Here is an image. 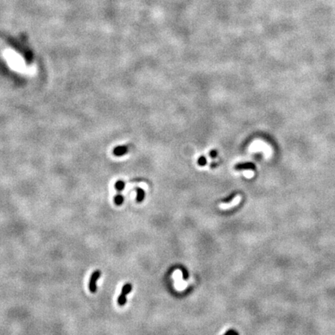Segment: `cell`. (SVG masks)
I'll use <instances>...</instances> for the list:
<instances>
[{"label":"cell","mask_w":335,"mask_h":335,"mask_svg":"<svg viewBox=\"0 0 335 335\" xmlns=\"http://www.w3.org/2000/svg\"><path fill=\"white\" fill-rule=\"evenodd\" d=\"M132 290V285L130 283H127L123 287L120 295L117 299V303L119 306H124L127 303V295L129 294Z\"/></svg>","instance_id":"6da1fadb"},{"label":"cell","mask_w":335,"mask_h":335,"mask_svg":"<svg viewBox=\"0 0 335 335\" xmlns=\"http://www.w3.org/2000/svg\"><path fill=\"white\" fill-rule=\"evenodd\" d=\"M101 276V271L99 270H95L91 276L90 280H89V289L90 290V292L92 293H95L97 290V286H96V282L98 281V279H99V277Z\"/></svg>","instance_id":"7a4b0ae2"},{"label":"cell","mask_w":335,"mask_h":335,"mask_svg":"<svg viewBox=\"0 0 335 335\" xmlns=\"http://www.w3.org/2000/svg\"><path fill=\"white\" fill-rule=\"evenodd\" d=\"M234 169L236 170H255L256 169V165L253 162H245L237 164L235 165Z\"/></svg>","instance_id":"3957f363"},{"label":"cell","mask_w":335,"mask_h":335,"mask_svg":"<svg viewBox=\"0 0 335 335\" xmlns=\"http://www.w3.org/2000/svg\"><path fill=\"white\" fill-rule=\"evenodd\" d=\"M128 148L127 146H118L116 147L113 150V155L115 156L120 157L127 153Z\"/></svg>","instance_id":"277c9868"},{"label":"cell","mask_w":335,"mask_h":335,"mask_svg":"<svg viewBox=\"0 0 335 335\" xmlns=\"http://www.w3.org/2000/svg\"><path fill=\"white\" fill-rule=\"evenodd\" d=\"M137 201L138 202H141L144 200L145 196V192L143 189L141 188H137Z\"/></svg>","instance_id":"5b68a950"},{"label":"cell","mask_w":335,"mask_h":335,"mask_svg":"<svg viewBox=\"0 0 335 335\" xmlns=\"http://www.w3.org/2000/svg\"><path fill=\"white\" fill-rule=\"evenodd\" d=\"M125 188V182L122 180H119L116 182L115 184V189L118 191V192H121Z\"/></svg>","instance_id":"8992f818"},{"label":"cell","mask_w":335,"mask_h":335,"mask_svg":"<svg viewBox=\"0 0 335 335\" xmlns=\"http://www.w3.org/2000/svg\"><path fill=\"white\" fill-rule=\"evenodd\" d=\"M123 201H124V198H123V196L121 194H117V195L115 196V198H114V202H115L116 205H117V206H120V205H122Z\"/></svg>","instance_id":"52a82bcc"},{"label":"cell","mask_w":335,"mask_h":335,"mask_svg":"<svg viewBox=\"0 0 335 335\" xmlns=\"http://www.w3.org/2000/svg\"><path fill=\"white\" fill-rule=\"evenodd\" d=\"M197 163L198 165H200V166H204V165H206V163H207V160H206V157L205 156L199 157V158H198Z\"/></svg>","instance_id":"ba28073f"},{"label":"cell","mask_w":335,"mask_h":335,"mask_svg":"<svg viewBox=\"0 0 335 335\" xmlns=\"http://www.w3.org/2000/svg\"><path fill=\"white\" fill-rule=\"evenodd\" d=\"M218 152L216 150H212L210 152H209V157L212 158H215L217 157Z\"/></svg>","instance_id":"9c48e42d"},{"label":"cell","mask_w":335,"mask_h":335,"mask_svg":"<svg viewBox=\"0 0 335 335\" xmlns=\"http://www.w3.org/2000/svg\"><path fill=\"white\" fill-rule=\"evenodd\" d=\"M225 333H226V334H231V333H233V334H238V333H237V332L235 331V330H228V331L226 332Z\"/></svg>","instance_id":"30bf717a"}]
</instances>
